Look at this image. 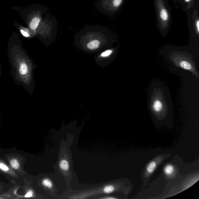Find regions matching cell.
I'll use <instances>...</instances> for the list:
<instances>
[{
  "instance_id": "d6986e66",
  "label": "cell",
  "mask_w": 199,
  "mask_h": 199,
  "mask_svg": "<svg viewBox=\"0 0 199 199\" xmlns=\"http://www.w3.org/2000/svg\"><path fill=\"white\" fill-rule=\"evenodd\" d=\"M191 1V0H185V2H189Z\"/></svg>"
},
{
  "instance_id": "ac0fdd59",
  "label": "cell",
  "mask_w": 199,
  "mask_h": 199,
  "mask_svg": "<svg viewBox=\"0 0 199 199\" xmlns=\"http://www.w3.org/2000/svg\"><path fill=\"white\" fill-rule=\"evenodd\" d=\"M33 192L31 190H30L25 195V197H31L33 196Z\"/></svg>"
},
{
  "instance_id": "4fadbf2b",
  "label": "cell",
  "mask_w": 199,
  "mask_h": 199,
  "mask_svg": "<svg viewBox=\"0 0 199 199\" xmlns=\"http://www.w3.org/2000/svg\"><path fill=\"white\" fill-rule=\"evenodd\" d=\"M11 167L15 169H18L20 167V164L18 161L16 159L12 160L10 162Z\"/></svg>"
},
{
  "instance_id": "9c48e42d",
  "label": "cell",
  "mask_w": 199,
  "mask_h": 199,
  "mask_svg": "<svg viewBox=\"0 0 199 199\" xmlns=\"http://www.w3.org/2000/svg\"><path fill=\"white\" fill-rule=\"evenodd\" d=\"M60 167L62 170L64 171H68L69 168V164L66 160H63L60 161Z\"/></svg>"
},
{
  "instance_id": "ba28073f",
  "label": "cell",
  "mask_w": 199,
  "mask_h": 199,
  "mask_svg": "<svg viewBox=\"0 0 199 199\" xmlns=\"http://www.w3.org/2000/svg\"><path fill=\"white\" fill-rule=\"evenodd\" d=\"M164 173L166 175L170 177L174 174L175 172L174 166L171 164H168L165 166L164 169Z\"/></svg>"
},
{
  "instance_id": "7a4b0ae2",
  "label": "cell",
  "mask_w": 199,
  "mask_h": 199,
  "mask_svg": "<svg viewBox=\"0 0 199 199\" xmlns=\"http://www.w3.org/2000/svg\"><path fill=\"white\" fill-rule=\"evenodd\" d=\"M152 95L150 106L153 112L158 115L165 114L167 111V105L163 95L159 91H156Z\"/></svg>"
},
{
  "instance_id": "30bf717a",
  "label": "cell",
  "mask_w": 199,
  "mask_h": 199,
  "mask_svg": "<svg viewBox=\"0 0 199 199\" xmlns=\"http://www.w3.org/2000/svg\"><path fill=\"white\" fill-rule=\"evenodd\" d=\"M19 72L21 75H26L28 72L27 66L25 64H22L20 65Z\"/></svg>"
},
{
  "instance_id": "2e32d148",
  "label": "cell",
  "mask_w": 199,
  "mask_h": 199,
  "mask_svg": "<svg viewBox=\"0 0 199 199\" xmlns=\"http://www.w3.org/2000/svg\"><path fill=\"white\" fill-rule=\"evenodd\" d=\"M0 169L5 171H8L9 170L8 167L3 163H0Z\"/></svg>"
},
{
  "instance_id": "8fae6325",
  "label": "cell",
  "mask_w": 199,
  "mask_h": 199,
  "mask_svg": "<svg viewBox=\"0 0 199 199\" xmlns=\"http://www.w3.org/2000/svg\"><path fill=\"white\" fill-rule=\"evenodd\" d=\"M115 190V188L112 185H107L103 188V192L105 193L109 194L112 193Z\"/></svg>"
},
{
  "instance_id": "9a60e30c",
  "label": "cell",
  "mask_w": 199,
  "mask_h": 199,
  "mask_svg": "<svg viewBox=\"0 0 199 199\" xmlns=\"http://www.w3.org/2000/svg\"><path fill=\"white\" fill-rule=\"evenodd\" d=\"M112 51L111 49L107 50L105 52H103L101 55L102 57H106L110 56L112 53Z\"/></svg>"
},
{
  "instance_id": "6da1fadb",
  "label": "cell",
  "mask_w": 199,
  "mask_h": 199,
  "mask_svg": "<svg viewBox=\"0 0 199 199\" xmlns=\"http://www.w3.org/2000/svg\"><path fill=\"white\" fill-rule=\"evenodd\" d=\"M123 0H96L95 6L103 14L111 15L119 8Z\"/></svg>"
},
{
  "instance_id": "52a82bcc",
  "label": "cell",
  "mask_w": 199,
  "mask_h": 199,
  "mask_svg": "<svg viewBox=\"0 0 199 199\" xmlns=\"http://www.w3.org/2000/svg\"><path fill=\"white\" fill-rule=\"evenodd\" d=\"M98 39H99L95 38L88 42V44H87V46L88 49H95L99 48L100 42Z\"/></svg>"
},
{
  "instance_id": "e0dca14e",
  "label": "cell",
  "mask_w": 199,
  "mask_h": 199,
  "mask_svg": "<svg viewBox=\"0 0 199 199\" xmlns=\"http://www.w3.org/2000/svg\"><path fill=\"white\" fill-rule=\"evenodd\" d=\"M195 27L196 32L198 34L199 32V21L198 19H197L195 21Z\"/></svg>"
},
{
  "instance_id": "5b68a950",
  "label": "cell",
  "mask_w": 199,
  "mask_h": 199,
  "mask_svg": "<svg viewBox=\"0 0 199 199\" xmlns=\"http://www.w3.org/2000/svg\"><path fill=\"white\" fill-rule=\"evenodd\" d=\"M45 9H46L45 8H44L43 9H41V10L38 11L30 21L29 27L30 29L32 31H36L39 25L42 21L43 14L45 13L44 12L46 11H43Z\"/></svg>"
},
{
  "instance_id": "3957f363",
  "label": "cell",
  "mask_w": 199,
  "mask_h": 199,
  "mask_svg": "<svg viewBox=\"0 0 199 199\" xmlns=\"http://www.w3.org/2000/svg\"><path fill=\"white\" fill-rule=\"evenodd\" d=\"M172 60L175 64L182 69L196 73L193 62L189 58L182 54H176L173 56Z\"/></svg>"
},
{
  "instance_id": "7c38bea8",
  "label": "cell",
  "mask_w": 199,
  "mask_h": 199,
  "mask_svg": "<svg viewBox=\"0 0 199 199\" xmlns=\"http://www.w3.org/2000/svg\"><path fill=\"white\" fill-rule=\"evenodd\" d=\"M42 183L43 185L44 186L50 188V189L52 188V187H53V184H52V182L50 181V180L49 179H44L43 180Z\"/></svg>"
},
{
  "instance_id": "8992f818",
  "label": "cell",
  "mask_w": 199,
  "mask_h": 199,
  "mask_svg": "<svg viewBox=\"0 0 199 199\" xmlns=\"http://www.w3.org/2000/svg\"><path fill=\"white\" fill-rule=\"evenodd\" d=\"M162 157H158L155 160L150 161L147 166L145 170V175L146 177H148L153 174L158 167L159 164L162 161Z\"/></svg>"
},
{
  "instance_id": "5bb4252c",
  "label": "cell",
  "mask_w": 199,
  "mask_h": 199,
  "mask_svg": "<svg viewBox=\"0 0 199 199\" xmlns=\"http://www.w3.org/2000/svg\"><path fill=\"white\" fill-rule=\"evenodd\" d=\"M21 34H22V35L24 36V37H29L30 33L28 29L23 28V29H21Z\"/></svg>"
},
{
  "instance_id": "277c9868",
  "label": "cell",
  "mask_w": 199,
  "mask_h": 199,
  "mask_svg": "<svg viewBox=\"0 0 199 199\" xmlns=\"http://www.w3.org/2000/svg\"><path fill=\"white\" fill-rule=\"evenodd\" d=\"M156 5L159 20L161 27L163 29H166L169 25V12L164 6L162 1L157 0Z\"/></svg>"
}]
</instances>
